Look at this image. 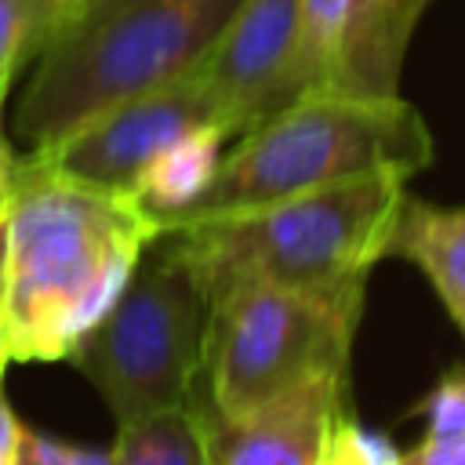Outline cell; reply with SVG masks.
<instances>
[{"instance_id":"obj_14","label":"cell","mask_w":465,"mask_h":465,"mask_svg":"<svg viewBox=\"0 0 465 465\" xmlns=\"http://www.w3.org/2000/svg\"><path fill=\"white\" fill-rule=\"evenodd\" d=\"M80 0H0V94L15 73L47 51V44L73 22Z\"/></svg>"},{"instance_id":"obj_12","label":"cell","mask_w":465,"mask_h":465,"mask_svg":"<svg viewBox=\"0 0 465 465\" xmlns=\"http://www.w3.org/2000/svg\"><path fill=\"white\" fill-rule=\"evenodd\" d=\"M232 134L222 124H200L189 127L185 134H178L174 142H167L149 163L145 171L134 178L131 185V200L160 225V232L171 225V218H178L185 207H193L207 185L214 182L222 156H225V142Z\"/></svg>"},{"instance_id":"obj_6","label":"cell","mask_w":465,"mask_h":465,"mask_svg":"<svg viewBox=\"0 0 465 465\" xmlns=\"http://www.w3.org/2000/svg\"><path fill=\"white\" fill-rule=\"evenodd\" d=\"M363 298H327L276 283H240L211 298L203 400L247 414L320 374H349Z\"/></svg>"},{"instance_id":"obj_15","label":"cell","mask_w":465,"mask_h":465,"mask_svg":"<svg viewBox=\"0 0 465 465\" xmlns=\"http://www.w3.org/2000/svg\"><path fill=\"white\" fill-rule=\"evenodd\" d=\"M316 465H403V450L389 432L363 425L341 407L327 429Z\"/></svg>"},{"instance_id":"obj_7","label":"cell","mask_w":465,"mask_h":465,"mask_svg":"<svg viewBox=\"0 0 465 465\" xmlns=\"http://www.w3.org/2000/svg\"><path fill=\"white\" fill-rule=\"evenodd\" d=\"M200 124L225 127L222 105L196 65L185 76H178L149 94L113 105L109 113L84 124L80 131L65 134L62 142L25 153L22 163L33 171H47V174H62V178L94 185V189L131 193V185L145 171V163L167 142H174L178 134H185L189 127H200Z\"/></svg>"},{"instance_id":"obj_11","label":"cell","mask_w":465,"mask_h":465,"mask_svg":"<svg viewBox=\"0 0 465 465\" xmlns=\"http://www.w3.org/2000/svg\"><path fill=\"white\" fill-rule=\"evenodd\" d=\"M389 254L421 269L465 338V203L447 207L407 193L389 236Z\"/></svg>"},{"instance_id":"obj_9","label":"cell","mask_w":465,"mask_h":465,"mask_svg":"<svg viewBox=\"0 0 465 465\" xmlns=\"http://www.w3.org/2000/svg\"><path fill=\"white\" fill-rule=\"evenodd\" d=\"M200 73L232 138L298 102L305 94L302 0H243L200 62Z\"/></svg>"},{"instance_id":"obj_4","label":"cell","mask_w":465,"mask_h":465,"mask_svg":"<svg viewBox=\"0 0 465 465\" xmlns=\"http://www.w3.org/2000/svg\"><path fill=\"white\" fill-rule=\"evenodd\" d=\"M432 131L425 116L392 98L309 91L265 124L236 138L207 193L171 218V229L232 218L276 200L352 182L374 171L414 178L432 163Z\"/></svg>"},{"instance_id":"obj_17","label":"cell","mask_w":465,"mask_h":465,"mask_svg":"<svg viewBox=\"0 0 465 465\" xmlns=\"http://www.w3.org/2000/svg\"><path fill=\"white\" fill-rule=\"evenodd\" d=\"M109 458H113L109 447L73 443V440H58V436H47V432L22 425L15 465H109Z\"/></svg>"},{"instance_id":"obj_8","label":"cell","mask_w":465,"mask_h":465,"mask_svg":"<svg viewBox=\"0 0 465 465\" xmlns=\"http://www.w3.org/2000/svg\"><path fill=\"white\" fill-rule=\"evenodd\" d=\"M429 0H302V80L309 91L392 98Z\"/></svg>"},{"instance_id":"obj_3","label":"cell","mask_w":465,"mask_h":465,"mask_svg":"<svg viewBox=\"0 0 465 465\" xmlns=\"http://www.w3.org/2000/svg\"><path fill=\"white\" fill-rule=\"evenodd\" d=\"M243 0H80L36 58L15 131L47 149L120 102L196 69Z\"/></svg>"},{"instance_id":"obj_20","label":"cell","mask_w":465,"mask_h":465,"mask_svg":"<svg viewBox=\"0 0 465 465\" xmlns=\"http://www.w3.org/2000/svg\"><path fill=\"white\" fill-rule=\"evenodd\" d=\"M18 440H22V421L11 411V403L0 396V465H15L18 458Z\"/></svg>"},{"instance_id":"obj_13","label":"cell","mask_w":465,"mask_h":465,"mask_svg":"<svg viewBox=\"0 0 465 465\" xmlns=\"http://www.w3.org/2000/svg\"><path fill=\"white\" fill-rule=\"evenodd\" d=\"M109 450V465H203L196 403L120 425Z\"/></svg>"},{"instance_id":"obj_19","label":"cell","mask_w":465,"mask_h":465,"mask_svg":"<svg viewBox=\"0 0 465 465\" xmlns=\"http://www.w3.org/2000/svg\"><path fill=\"white\" fill-rule=\"evenodd\" d=\"M15 185H18V153H11V145L0 131V222L7 218V207L15 200Z\"/></svg>"},{"instance_id":"obj_21","label":"cell","mask_w":465,"mask_h":465,"mask_svg":"<svg viewBox=\"0 0 465 465\" xmlns=\"http://www.w3.org/2000/svg\"><path fill=\"white\" fill-rule=\"evenodd\" d=\"M4 254H7V236H4V222H0V381L11 360V331H7V305H4Z\"/></svg>"},{"instance_id":"obj_5","label":"cell","mask_w":465,"mask_h":465,"mask_svg":"<svg viewBox=\"0 0 465 465\" xmlns=\"http://www.w3.org/2000/svg\"><path fill=\"white\" fill-rule=\"evenodd\" d=\"M207 316L203 280L163 232L69 363L102 392L120 425L193 407L203 389Z\"/></svg>"},{"instance_id":"obj_18","label":"cell","mask_w":465,"mask_h":465,"mask_svg":"<svg viewBox=\"0 0 465 465\" xmlns=\"http://www.w3.org/2000/svg\"><path fill=\"white\" fill-rule=\"evenodd\" d=\"M403 465H465V432L421 436L411 450H403Z\"/></svg>"},{"instance_id":"obj_1","label":"cell","mask_w":465,"mask_h":465,"mask_svg":"<svg viewBox=\"0 0 465 465\" xmlns=\"http://www.w3.org/2000/svg\"><path fill=\"white\" fill-rule=\"evenodd\" d=\"M4 236L11 360L58 363L102 323L163 232L127 193L33 171L18 156Z\"/></svg>"},{"instance_id":"obj_10","label":"cell","mask_w":465,"mask_h":465,"mask_svg":"<svg viewBox=\"0 0 465 465\" xmlns=\"http://www.w3.org/2000/svg\"><path fill=\"white\" fill-rule=\"evenodd\" d=\"M349 374H320L247 414L225 418L196 396L203 465H316Z\"/></svg>"},{"instance_id":"obj_22","label":"cell","mask_w":465,"mask_h":465,"mask_svg":"<svg viewBox=\"0 0 465 465\" xmlns=\"http://www.w3.org/2000/svg\"><path fill=\"white\" fill-rule=\"evenodd\" d=\"M0 105H4V94H0Z\"/></svg>"},{"instance_id":"obj_2","label":"cell","mask_w":465,"mask_h":465,"mask_svg":"<svg viewBox=\"0 0 465 465\" xmlns=\"http://www.w3.org/2000/svg\"><path fill=\"white\" fill-rule=\"evenodd\" d=\"M407 182L396 171H374L232 218L171 229V236L203 280L207 298L240 283L363 298L371 269L389 258Z\"/></svg>"},{"instance_id":"obj_16","label":"cell","mask_w":465,"mask_h":465,"mask_svg":"<svg viewBox=\"0 0 465 465\" xmlns=\"http://www.w3.org/2000/svg\"><path fill=\"white\" fill-rule=\"evenodd\" d=\"M425 421V436H461L465 432V363L443 371L429 392L411 407Z\"/></svg>"}]
</instances>
